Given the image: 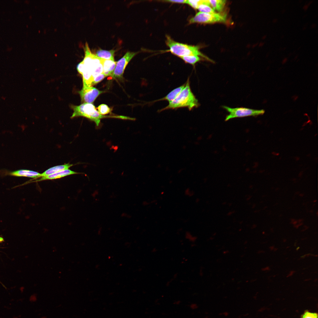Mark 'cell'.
Here are the masks:
<instances>
[{
  "label": "cell",
  "mask_w": 318,
  "mask_h": 318,
  "mask_svg": "<svg viewBox=\"0 0 318 318\" xmlns=\"http://www.w3.org/2000/svg\"><path fill=\"white\" fill-rule=\"evenodd\" d=\"M201 0H187L186 4H188L191 6L195 9H197L199 4L201 3Z\"/></svg>",
  "instance_id": "obj_20"
},
{
  "label": "cell",
  "mask_w": 318,
  "mask_h": 318,
  "mask_svg": "<svg viewBox=\"0 0 318 318\" xmlns=\"http://www.w3.org/2000/svg\"><path fill=\"white\" fill-rule=\"evenodd\" d=\"M73 112L71 118L79 116H83L94 121L98 126L101 119L105 117L120 118V116H107L100 114L97 110L95 106L92 103H84L78 106H71Z\"/></svg>",
  "instance_id": "obj_2"
},
{
  "label": "cell",
  "mask_w": 318,
  "mask_h": 318,
  "mask_svg": "<svg viewBox=\"0 0 318 318\" xmlns=\"http://www.w3.org/2000/svg\"><path fill=\"white\" fill-rule=\"evenodd\" d=\"M166 1L173 3H186L187 0H167Z\"/></svg>",
  "instance_id": "obj_22"
},
{
  "label": "cell",
  "mask_w": 318,
  "mask_h": 318,
  "mask_svg": "<svg viewBox=\"0 0 318 318\" xmlns=\"http://www.w3.org/2000/svg\"><path fill=\"white\" fill-rule=\"evenodd\" d=\"M137 54V52H127L121 58L116 62L115 67L111 75V77L115 78H122L126 66Z\"/></svg>",
  "instance_id": "obj_7"
},
{
  "label": "cell",
  "mask_w": 318,
  "mask_h": 318,
  "mask_svg": "<svg viewBox=\"0 0 318 318\" xmlns=\"http://www.w3.org/2000/svg\"><path fill=\"white\" fill-rule=\"evenodd\" d=\"M84 50L83 59L78 65L91 72L94 78L103 73L102 59L92 52L87 42L85 43Z\"/></svg>",
  "instance_id": "obj_3"
},
{
  "label": "cell",
  "mask_w": 318,
  "mask_h": 318,
  "mask_svg": "<svg viewBox=\"0 0 318 318\" xmlns=\"http://www.w3.org/2000/svg\"><path fill=\"white\" fill-rule=\"evenodd\" d=\"M185 85V84L176 88L170 92L164 97L156 101L165 100L168 101L169 103L172 102L177 97L184 87Z\"/></svg>",
  "instance_id": "obj_13"
},
{
  "label": "cell",
  "mask_w": 318,
  "mask_h": 318,
  "mask_svg": "<svg viewBox=\"0 0 318 318\" xmlns=\"http://www.w3.org/2000/svg\"><path fill=\"white\" fill-rule=\"evenodd\" d=\"M115 50H106L100 49L97 50L95 55L102 59L106 60H114V55Z\"/></svg>",
  "instance_id": "obj_14"
},
{
  "label": "cell",
  "mask_w": 318,
  "mask_h": 318,
  "mask_svg": "<svg viewBox=\"0 0 318 318\" xmlns=\"http://www.w3.org/2000/svg\"><path fill=\"white\" fill-rule=\"evenodd\" d=\"M97 109L99 113L102 115L108 114L111 111L110 108L105 104H102L99 105Z\"/></svg>",
  "instance_id": "obj_18"
},
{
  "label": "cell",
  "mask_w": 318,
  "mask_h": 318,
  "mask_svg": "<svg viewBox=\"0 0 318 318\" xmlns=\"http://www.w3.org/2000/svg\"><path fill=\"white\" fill-rule=\"evenodd\" d=\"M296 223H297V221H294V223H293V224H296Z\"/></svg>",
  "instance_id": "obj_24"
},
{
  "label": "cell",
  "mask_w": 318,
  "mask_h": 318,
  "mask_svg": "<svg viewBox=\"0 0 318 318\" xmlns=\"http://www.w3.org/2000/svg\"><path fill=\"white\" fill-rule=\"evenodd\" d=\"M207 3V0H201V3L198 5L197 8L200 12L208 13H213L216 12L210 6L206 4Z\"/></svg>",
  "instance_id": "obj_16"
},
{
  "label": "cell",
  "mask_w": 318,
  "mask_h": 318,
  "mask_svg": "<svg viewBox=\"0 0 318 318\" xmlns=\"http://www.w3.org/2000/svg\"><path fill=\"white\" fill-rule=\"evenodd\" d=\"M301 318H318V314L317 313L306 310L301 315Z\"/></svg>",
  "instance_id": "obj_19"
},
{
  "label": "cell",
  "mask_w": 318,
  "mask_h": 318,
  "mask_svg": "<svg viewBox=\"0 0 318 318\" xmlns=\"http://www.w3.org/2000/svg\"><path fill=\"white\" fill-rule=\"evenodd\" d=\"M180 58L186 63L193 65L201 59L199 56L196 55L186 56Z\"/></svg>",
  "instance_id": "obj_17"
},
{
  "label": "cell",
  "mask_w": 318,
  "mask_h": 318,
  "mask_svg": "<svg viewBox=\"0 0 318 318\" xmlns=\"http://www.w3.org/2000/svg\"><path fill=\"white\" fill-rule=\"evenodd\" d=\"M77 173H78L68 169L61 171L45 176L41 177V178L40 179L34 181H39L43 180L56 179L63 177L67 175Z\"/></svg>",
  "instance_id": "obj_10"
},
{
  "label": "cell",
  "mask_w": 318,
  "mask_h": 318,
  "mask_svg": "<svg viewBox=\"0 0 318 318\" xmlns=\"http://www.w3.org/2000/svg\"><path fill=\"white\" fill-rule=\"evenodd\" d=\"M4 241V239L3 238L1 237H0V243L1 242Z\"/></svg>",
  "instance_id": "obj_23"
},
{
  "label": "cell",
  "mask_w": 318,
  "mask_h": 318,
  "mask_svg": "<svg viewBox=\"0 0 318 318\" xmlns=\"http://www.w3.org/2000/svg\"><path fill=\"white\" fill-rule=\"evenodd\" d=\"M165 42L169 48L170 51L173 54L180 57L188 55H196L201 56L209 59L199 51L198 46L176 42L167 35L166 36Z\"/></svg>",
  "instance_id": "obj_4"
},
{
  "label": "cell",
  "mask_w": 318,
  "mask_h": 318,
  "mask_svg": "<svg viewBox=\"0 0 318 318\" xmlns=\"http://www.w3.org/2000/svg\"><path fill=\"white\" fill-rule=\"evenodd\" d=\"M211 6L214 10L218 11H221L223 9L226 3V1L225 0H209Z\"/></svg>",
  "instance_id": "obj_15"
},
{
  "label": "cell",
  "mask_w": 318,
  "mask_h": 318,
  "mask_svg": "<svg viewBox=\"0 0 318 318\" xmlns=\"http://www.w3.org/2000/svg\"><path fill=\"white\" fill-rule=\"evenodd\" d=\"M73 165V164L69 163L51 167L41 174L38 178L45 176L63 170L68 169Z\"/></svg>",
  "instance_id": "obj_12"
},
{
  "label": "cell",
  "mask_w": 318,
  "mask_h": 318,
  "mask_svg": "<svg viewBox=\"0 0 318 318\" xmlns=\"http://www.w3.org/2000/svg\"><path fill=\"white\" fill-rule=\"evenodd\" d=\"M199 105L198 100L191 90L188 79L184 87L175 99L160 110L183 107H186L191 110L194 108L197 107Z\"/></svg>",
  "instance_id": "obj_1"
},
{
  "label": "cell",
  "mask_w": 318,
  "mask_h": 318,
  "mask_svg": "<svg viewBox=\"0 0 318 318\" xmlns=\"http://www.w3.org/2000/svg\"><path fill=\"white\" fill-rule=\"evenodd\" d=\"M106 76L103 73H102L95 77L93 80L92 85H95L103 80Z\"/></svg>",
  "instance_id": "obj_21"
},
{
  "label": "cell",
  "mask_w": 318,
  "mask_h": 318,
  "mask_svg": "<svg viewBox=\"0 0 318 318\" xmlns=\"http://www.w3.org/2000/svg\"><path fill=\"white\" fill-rule=\"evenodd\" d=\"M103 92L92 86H83L82 89L79 93L82 101L84 103H92Z\"/></svg>",
  "instance_id": "obj_8"
},
{
  "label": "cell",
  "mask_w": 318,
  "mask_h": 318,
  "mask_svg": "<svg viewBox=\"0 0 318 318\" xmlns=\"http://www.w3.org/2000/svg\"><path fill=\"white\" fill-rule=\"evenodd\" d=\"M9 175L16 177H24L37 178L41 174L34 171L26 169H21L9 172L6 174Z\"/></svg>",
  "instance_id": "obj_9"
},
{
  "label": "cell",
  "mask_w": 318,
  "mask_h": 318,
  "mask_svg": "<svg viewBox=\"0 0 318 318\" xmlns=\"http://www.w3.org/2000/svg\"><path fill=\"white\" fill-rule=\"evenodd\" d=\"M116 63L114 60L102 59L103 73L106 77L112 75L115 70Z\"/></svg>",
  "instance_id": "obj_11"
},
{
  "label": "cell",
  "mask_w": 318,
  "mask_h": 318,
  "mask_svg": "<svg viewBox=\"0 0 318 318\" xmlns=\"http://www.w3.org/2000/svg\"><path fill=\"white\" fill-rule=\"evenodd\" d=\"M223 107L229 113L225 118V121L235 118L262 115L265 112L263 109L258 110L243 107L231 108L225 106Z\"/></svg>",
  "instance_id": "obj_6"
},
{
  "label": "cell",
  "mask_w": 318,
  "mask_h": 318,
  "mask_svg": "<svg viewBox=\"0 0 318 318\" xmlns=\"http://www.w3.org/2000/svg\"><path fill=\"white\" fill-rule=\"evenodd\" d=\"M226 14L216 12L208 13L199 12L190 19L189 23L190 24L224 23L226 21Z\"/></svg>",
  "instance_id": "obj_5"
}]
</instances>
